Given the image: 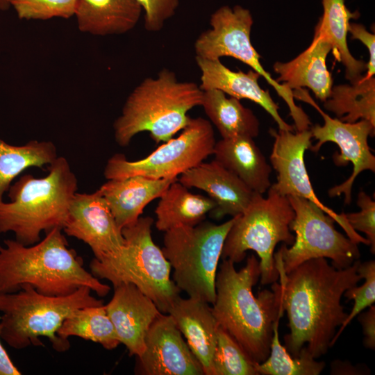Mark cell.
Segmentation results:
<instances>
[{"label": "cell", "instance_id": "cell-13", "mask_svg": "<svg viewBox=\"0 0 375 375\" xmlns=\"http://www.w3.org/2000/svg\"><path fill=\"white\" fill-rule=\"evenodd\" d=\"M294 97L312 105L324 119L323 125L317 124L310 129L312 138L317 142L311 145L309 149L317 152L324 143L333 142L340 149L339 153L336 151L333 155L335 165L342 167L347 166L349 162L352 164L353 172L349 177L328 191L331 197L343 194L344 204L349 205L351 202L352 186L358 174L367 170L375 172V156L368 144L369 136L374 135L375 125L364 119L349 123L338 118H332L301 89L294 92Z\"/></svg>", "mask_w": 375, "mask_h": 375}, {"label": "cell", "instance_id": "cell-2", "mask_svg": "<svg viewBox=\"0 0 375 375\" xmlns=\"http://www.w3.org/2000/svg\"><path fill=\"white\" fill-rule=\"evenodd\" d=\"M54 228L39 242L24 245L7 239L0 245V294L16 292L23 285L49 296L68 295L79 288H90L99 297L110 287L102 283L83 267V260L62 233Z\"/></svg>", "mask_w": 375, "mask_h": 375}, {"label": "cell", "instance_id": "cell-27", "mask_svg": "<svg viewBox=\"0 0 375 375\" xmlns=\"http://www.w3.org/2000/svg\"><path fill=\"white\" fill-rule=\"evenodd\" d=\"M203 91L201 106L222 138L240 136L254 138L258 135L260 123L257 117L240 99L227 97L216 89Z\"/></svg>", "mask_w": 375, "mask_h": 375}, {"label": "cell", "instance_id": "cell-39", "mask_svg": "<svg viewBox=\"0 0 375 375\" xmlns=\"http://www.w3.org/2000/svg\"><path fill=\"white\" fill-rule=\"evenodd\" d=\"M369 370L365 367H356L349 362L335 360L331 364V374H366Z\"/></svg>", "mask_w": 375, "mask_h": 375}, {"label": "cell", "instance_id": "cell-32", "mask_svg": "<svg viewBox=\"0 0 375 375\" xmlns=\"http://www.w3.org/2000/svg\"><path fill=\"white\" fill-rule=\"evenodd\" d=\"M256 362L219 325L212 359L213 375H258Z\"/></svg>", "mask_w": 375, "mask_h": 375}, {"label": "cell", "instance_id": "cell-37", "mask_svg": "<svg viewBox=\"0 0 375 375\" xmlns=\"http://www.w3.org/2000/svg\"><path fill=\"white\" fill-rule=\"evenodd\" d=\"M348 33H351L352 39L360 40L367 49L369 60L367 64L366 76H374L375 74V35L369 33L365 26L360 24L351 23Z\"/></svg>", "mask_w": 375, "mask_h": 375}, {"label": "cell", "instance_id": "cell-36", "mask_svg": "<svg viewBox=\"0 0 375 375\" xmlns=\"http://www.w3.org/2000/svg\"><path fill=\"white\" fill-rule=\"evenodd\" d=\"M142 8L144 28L149 32L160 31L172 17L180 0H137Z\"/></svg>", "mask_w": 375, "mask_h": 375}, {"label": "cell", "instance_id": "cell-7", "mask_svg": "<svg viewBox=\"0 0 375 375\" xmlns=\"http://www.w3.org/2000/svg\"><path fill=\"white\" fill-rule=\"evenodd\" d=\"M151 217H140L122 228L125 245L112 256L90 263L92 274L113 285L131 283L150 298L162 313H167L181 290L171 278V265L153 241Z\"/></svg>", "mask_w": 375, "mask_h": 375}, {"label": "cell", "instance_id": "cell-15", "mask_svg": "<svg viewBox=\"0 0 375 375\" xmlns=\"http://www.w3.org/2000/svg\"><path fill=\"white\" fill-rule=\"evenodd\" d=\"M62 230L87 244L98 260L118 253L125 245L122 229L99 190L76 192Z\"/></svg>", "mask_w": 375, "mask_h": 375}, {"label": "cell", "instance_id": "cell-35", "mask_svg": "<svg viewBox=\"0 0 375 375\" xmlns=\"http://www.w3.org/2000/svg\"><path fill=\"white\" fill-rule=\"evenodd\" d=\"M357 206L360 210L356 212L344 213L351 227L356 231L366 235L371 252L375 253V201L361 190L358 193Z\"/></svg>", "mask_w": 375, "mask_h": 375}, {"label": "cell", "instance_id": "cell-18", "mask_svg": "<svg viewBox=\"0 0 375 375\" xmlns=\"http://www.w3.org/2000/svg\"><path fill=\"white\" fill-rule=\"evenodd\" d=\"M178 180L188 188L206 192L215 204L210 216L217 219L242 213L255 193L215 159L201 162L180 175Z\"/></svg>", "mask_w": 375, "mask_h": 375}, {"label": "cell", "instance_id": "cell-29", "mask_svg": "<svg viewBox=\"0 0 375 375\" xmlns=\"http://www.w3.org/2000/svg\"><path fill=\"white\" fill-rule=\"evenodd\" d=\"M57 157L56 146L49 141L31 140L15 146L0 139V201L12 181L23 171L49 165Z\"/></svg>", "mask_w": 375, "mask_h": 375}, {"label": "cell", "instance_id": "cell-31", "mask_svg": "<svg viewBox=\"0 0 375 375\" xmlns=\"http://www.w3.org/2000/svg\"><path fill=\"white\" fill-rule=\"evenodd\" d=\"M284 311H281L273 323L270 351L262 362L256 363L258 374L262 375H319L325 367L324 362L316 360L306 346L297 357H292L279 340L278 326Z\"/></svg>", "mask_w": 375, "mask_h": 375}, {"label": "cell", "instance_id": "cell-28", "mask_svg": "<svg viewBox=\"0 0 375 375\" xmlns=\"http://www.w3.org/2000/svg\"><path fill=\"white\" fill-rule=\"evenodd\" d=\"M324 106L342 122L367 120L375 125V78L362 76L350 84L333 86Z\"/></svg>", "mask_w": 375, "mask_h": 375}, {"label": "cell", "instance_id": "cell-20", "mask_svg": "<svg viewBox=\"0 0 375 375\" xmlns=\"http://www.w3.org/2000/svg\"><path fill=\"white\" fill-rule=\"evenodd\" d=\"M167 314L184 335L190 350L201 363L205 375H213L212 359L217 344L218 323L208 303L180 296Z\"/></svg>", "mask_w": 375, "mask_h": 375}, {"label": "cell", "instance_id": "cell-12", "mask_svg": "<svg viewBox=\"0 0 375 375\" xmlns=\"http://www.w3.org/2000/svg\"><path fill=\"white\" fill-rule=\"evenodd\" d=\"M288 198L294 211L290 225L295 233L294 241L290 247L283 244L276 252L286 274L312 258H329L337 269L347 268L359 260L358 244L336 230L333 217L307 199Z\"/></svg>", "mask_w": 375, "mask_h": 375}, {"label": "cell", "instance_id": "cell-34", "mask_svg": "<svg viewBox=\"0 0 375 375\" xmlns=\"http://www.w3.org/2000/svg\"><path fill=\"white\" fill-rule=\"evenodd\" d=\"M77 0H9L20 19H68L75 14Z\"/></svg>", "mask_w": 375, "mask_h": 375}, {"label": "cell", "instance_id": "cell-1", "mask_svg": "<svg viewBox=\"0 0 375 375\" xmlns=\"http://www.w3.org/2000/svg\"><path fill=\"white\" fill-rule=\"evenodd\" d=\"M274 258L278 273L279 301L290 328L284 338L285 347L297 357L306 346L317 359L327 353L337 328L348 315L341 298L362 279L357 272L360 260L337 269L326 258H312L286 274L276 252Z\"/></svg>", "mask_w": 375, "mask_h": 375}, {"label": "cell", "instance_id": "cell-19", "mask_svg": "<svg viewBox=\"0 0 375 375\" xmlns=\"http://www.w3.org/2000/svg\"><path fill=\"white\" fill-rule=\"evenodd\" d=\"M201 72L202 90L216 89L238 99L250 100L261 106L273 118L278 130L293 131L294 127L286 123L281 117L278 105L273 100L268 90L258 84L260 76L253 69L247 72L233 71L220 60L195 58Z\"/></svg>", "mask_w": 375, "mask_h": 375}, {"label": "cell", "instance_id": "cell-5", "mask_svg": "<svg viewBox=\"0 0 375 375\" xmlns=\"http://www.w3.org/2000/svg\"><path fill=\"white\" fill-rule=\"evenodd\" d=\"M48 170L43 178L25 174L10 185V201H0V233L12 232L17 242L31 245L42 231L62 229L77 179L64 157H57Z\"/></svg>", "mask_w": 375, "mask_h": 375}, {"label": "cell", "instance_id": "cell-14", "mask_svg": "<svg viewBox=\"0 0 375 375\" xmlns=\"http://www.w3.org/2000/svg\"><path fill=\"white\" fill-rule=\"evenodd\" d=\"M269 133L274 138L269 160L276 172V181L270 188L283 196H295L314 203L340 225L349 238L358 244L361 242L368 245V240L357 233L349 224L344 212L336 213L317 197L304 160L306 151L312 145L310 130L294 133L270 128Z\"/></svg>", "mask_w": 375, "mask_h": 375}, {"label": "cell", "instance_id": "cell-40", "mask_svg": "<svg viewBox=\"0 0 375 375\" xmlns=\"http://www.w3.org/2000/svg\"><path fill=\"white\" fill-rule=\"evenodd\" d=\"M1 319V317H0ZM1 325L0 322V338ZM21 372L12 363L0 341V375H20Z\"/></svg>", "mask_w": 375, "mask_h": 375}, {"label": "cell", "instance_id": "cell-17", "mask_svg": "<svg viewBox=\"0 0 375 375\" xmlns=\"http://www.w3.org/2000/svg\"><path fill=\"white\" fill-rule=\"evenodd\" d=\"M106 308L119 342L130 356H140L145 349L147 333L161 312L156 305L133 284L122 283L114 287Z\"/></svg>", "mask_w": 375, "mask_h": 375}, {"label": "cell", "instance_id": "cell-33", "mask_svg": "<svg viewBox=\"0 0 375 375\" xmlns=\"http://www.w3.org/2000/svg\"><path fill=\"white\" fill-rule=\"evenodd\" d=\"M358 274L365 279L364 283L357 285L347 290L343 296L348 300L354 301L353 306L346 319L337 331L333 337L331 347L336 342L344 328L351 322L365 308L370 307L375 302V261L374 260L359 263Z\"/></svg>", "mask_w": 375, "mask_h": 375}, {"label": "cell", "instance_id": "cell-25", "mask_svg": "<svg viewBox=\"0 0 375 375\" xmlns=\"http://www.w3.org/2000/svg\"><path fill=\"white\" fill-rule=\"evenodd\" d=\"M188 189L177 179L159 197L155 210L158 231L196 226L215 208V204L210 197L193 194Z\"/></svg>", "mask_w": 375, "mask_h": 375}, {"label": "cell", "instance_id": "cell-23", "mask_svg": "<svg viewBox=\"0 0 375 375\" xmlns=\"http://www.w3.org/2000/svg\"><path fill=\"white\" fill-rule=\"evenodd\" d=\"M215 160L238 176L253 192L263 194L272 185V166L249 137L222 138L215 142Z\"/></svg>", "mask_w": 375, "mask_h": 375}, {"label": "cell", "instance_id": "cell-41", "mask_svg": "<svg viewBox=\"0 0 375 375\" xmlns=\"http://www.w3.org/2000/svg\"><path fill=\"white\" fill-rule=\"evenodd\" d=\"M10 8L9 0H0V10L5 11Z\"/></svg>", "mask_w": 375, "mask_h": 375}, {"label": "cell", "instance_id": "cell-38", "mask_svg": "<svg viewBox=\"0 0 375 375\" xmlns=\"http://www.w3.org/2000/svg\"><path fill=\"white\" fill-rule=\"evenodd\" d=\"M358 319L362 325L365 347L375 349V306L369 307L367 311L359 313Z\"/></svg>", "mask_w": 375, "mask_h": 375}, {"label": "cell", "instance_id": "cell-4", "mask_svg": "<svg viewBox=\"0 0 375 375\" xmlns=\"http://www.w3.org/2000/svg\"><path fill=\"white\" fill-rule=\"evenodd\" d=\"M203 91L191 81H180L167 68L156 77H147L128 96L113 124L116 142L129 144L133 137L148 132L156 144L165 142L188 124V112L201 106Z\"/></svg>", "mask_w": 375, "mask_h": 375}, {"label": "cell", "instance_id": "cell-8", "mask_svg": "<svg viewBox=\"0 0 375 375\" xmlns=\"http://www.w3.org/2000/svg\"><path fill=\"white\" fill-rule=\"evenodd\" d=\"M294 211L286 196L272 188L267 196L255 192L245 210L235 217L224 243L221 258L234 263L242 262L248 250L258 256L260 280L262 285L278 279L274 258L279 242L291 246L294 241L290 225Z\"/></svg>", "mask_w": 375, "mask_h": 375}, {"label": "cell", "instance_id": "cell-26", "mask_svg": "<svg viewBox=\"0 0 375 375\" xmlns=\"http://www.w3.org/2000/svg\"><path fill=\"white\" fill-rule=\"evenodd\" d=\"M323 15L315 27V33L328 41L335 58L345 67V77L353 83L366 70L367 63L357 60L351 53L347 45V33L351 19L360 14L351 12L344 0H322Z\"/></svg>", "mask_w": 375, "mask_h": 375}, {"label": "cell", "instance_id": "cell-6", "mask_svg": "<svg viewBox=\"0 0 375 375\" xmlns=\"http://www.w3.org/2000/svg\"><path fill=\"white\" fill-rule=\"evenodd\" d=\"M91 292L83 286L68 295L49 296L25 284L16 292L0 294L1 338L10 347L23 349L43 346L40 337H46L56 351H67L69 342L57 335L65 319L77 309L103 304Z\"/></svg>", "mask_w": 375, "mask_h": 375}, {"label": "cell", "instance_id": "cell-10", "mask_svg": "<svg viewBox=\"0 0 375 375\" xmlns=\"http://www.w3.org/2000/svg\"><path fill=\"white\" fill-rule=\"evenodd\" d=\"M215 142L209 120L190 118L178 136L163 142L144 158L130 161L122 153L113 155L106 163L104 176L107 180L138 175L177 178L212 155Z\"/></svg>", "mask_w": 375, "mask_h": 375}, {"label": "cell", "instance_id": "cell-24", "mask_svg": "<svg viewBox=\"0 0 375 375\" xmlns=\"http://www.w3.org/2000/svg\"><path fill=\"white\" fill-rule=\"evenodd\" d=\"M142 12L137 0H77L74 15L81 32L106 36L131 31Z\"/></svg>", "mask_w": 375, "mask_h": 375}, {"label": "cell", "instance_id": "cell-9", "mask_svg": "<svg viewBox=\"0 0 375 375\" xmlns=\"http://www.w3.org/2000/svg\"><path fill=\"white\" fill-rule=\"evenodd\" d=\"M234 221L235 217L221 224L203 221L165 232L162 251L174 269L172 280L188 297L214 303L218 263Z\"/></svg>", "mask_w": 375, "mask_h": 375}, {"label": "cell", "instance_id": "cell-11", "mask_svg": "<svg viewBox=\"0 0 375 375\" xmlns=\"http://www.w3.org/2000/svg\"><path fill=\"white\" fill-rule=\"evenodd\" d=\"M253 23L250 11L240 6L219 8L210 16L211 28L201 33L195 40L196 57L220 60L228 56L247 65L263 77L284 100L294 123H302L307 115L295 103L293 91L274 79L260 61V56L251 41Z\"/></svg>", "mask_w": 375, "mask_h": 375}, {"label": "cell", "instance_id": "cell-3", "mask_svg": "<svg viewBox=\"0 0 375 375\" xmlns=\"http://www.w3.org/2000/svg\"><path fill=\"white\" fill-rule=\"evenodd\" d=\"M234 264L224 259L219 265L212 312L218 324L254 362L260 363L269 355L273 323L284 311L277 281L272 283V290H263L256 297L252 290L260 278L259 260L251 255L239 271Z\"/></svg>", "mask_w": 375, "mask_h": 375}, {"label": "cell", "instance_id": "cell-22", "mask_svg": "<svg viewBox=\"0 0 375 375\" xmlns=\"http://www.w3.org/2000/svg\"><path fill=\"white\" fill-rule=\"evenodd\" d=\"M178 178H151L132 176L108 179L99 189L106 199L118 226L122 230L139 219L144 208L159 198Z\"/></svg>", "mask_w": 375, "mask_h": 375}, {"label": "cell", "instance_id": "cell-16", "mask_svg": "<svg viewBox=\"0 0 375 375\" xmlns=\"http://www.w3.org/2000/svg\"><path fill=\"white\" fill-rule=\"evenodd\" d=\"M135 367V373L143 375L204 374L172 316L162 312L150 326Z\"/></svg>", "mask_w": 375, "mask_h": 375}, {"label": "cell", "instance_id": "cell-30", "mask_svg": "<svg viewBox=\"0 0 375 375\" xmlns=\"http://www.w3.org/2000/svg\"><path fill=\"white\" fill-rule=\"evenodd\" d=\"M57 335L65 341L70 336H77L99 343L108 350L120 344L103 304L77 309L65 319Z\"/></svg>", "mask_w": 375, "mask_h": 375}, {"label": "cell", "instance_id": "cell-21", "mask_svg": "<svg viewBox=\"0 0 375 375\" xmlns=\"http://www.w3.org/2000/svg\"><path fill=\"white\" fill-rule=\"evenodd\" d=\"M332 51L327 40L315 32L314 38L303 52L288 62H276L273 68L279 75L276 81L292 90L308 88L315 96L325 101L331 95L333 78L326 65Z\"/></svg>", "mask_w": 375, "mask_h": 375}]
</instances>
